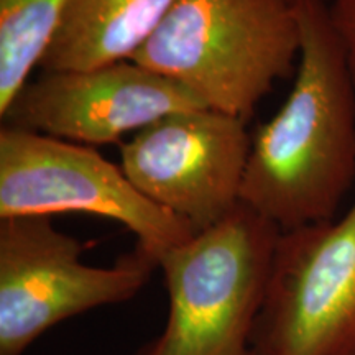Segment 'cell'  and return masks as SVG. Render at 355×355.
Returning <instances> with one entry per match:
<instances>
[{
    "instance_id": "1",
    "label": "cell",
    "mask_w": 355,
    "mask_h": 355,
    "mask_svg": "<svg viewBox=\"0 0 355 355\" xmlns=\"http://www.w3.org/2000/svg\"><path fill=\"white\" fill-rule=\"evenodd\" d=\"M296 79L252 137L241 202L291 230L336 219L355 181V84L329 3L296 6Z\"/></svg>"
},
{
    "instance_id": "2",
    "label": "cell",
    "mask_w": 355,
    "mask_h": 355,
    "mask_svg": "<svg viewBox=\"0 0 355 355\" xmlns=\"http://www.w3.org/2000/svg\"><path fill=\"white\" fill-rule=\"evenodd\" d=\"M300 50L298 12L288 0H178L132 61L247 122L290 76Z\"/></svg>"
},
{
    "instance_id": "3",
    "label": "cell",
    "mask_w": 355,
    "mask_h": 355,
    "mask_svg": "<svg viewBox=\"0 0 355 355\" xmlns=\"http://www.w3.org/2000/svg\"><path fill=\"white\" fill-rule=\"evenodd\" d=\"M278 225L241 202L158 260L170 298L162 334L135 355H257L252 337Z\"/></svg>"
},
{
    "instance_id": "4",
    "label": "cell",
    "mask_w": 355,
    "mask_h": 355,
    "mask_svg": "<svg viewBox=\"0 0 355 355\" xmlns=\"http://www.w3.org/2000/svg\"><path fill=\"white\" fill-rule=\"evenodd\" d=\"M84 248L51 216L0 219V355H24L56 324L130 301L158 268L137 247L112 266H92Z\"/></svg>"
},
{
    "instance_id": "5",
    "label": "cell",
    "mask_w": 355,
    "mask_h": 355,
    "mask_svg": "<svg viewBox=\"0 0 355 355\" xmlns=\"http://www.w3.org/2000/svg\"><path fill=\"white\" fill-rule=\"evenodd\" d=\"M84 212L105 217L137 237V248L162 259L198 232L145 198L94 148L20 128H0V219Z\"/></svg>"
},
{
    "instance_id": "6",
    "label": "cell",
    "mask_w": 355,
    "mask_h": 355,
    "mask_svg": "<svg viewBox=\"0 0 355 355\" xmlns=\"http://www.w3.org/2000/svg\"><path fill=\"white\" fill-rule=\"evenodd\" d=\"M257 355H355V201L282 230L252 337Z\"/></svg>"
},
{
    "instance_id": "7",
    "label": "cell",
    "mask_w": 355,
    "mask_h": 355,
    "mask_svg": "<svg viewBox=\"0 0 355 355\" xmlns=\"http://www.w3.org/2000/svg\"><path fill=\"white\" fill-rule=\"evenodd\" d=\"M250 145L245 121L191 109L122 141L121 168L145 198L202 232L241 204Z\"/></svg>"
},
{
    "instance_id": "8",
    "label": "cell",
    "mask_w": 355,
    "mask_h": 355,
    "mask_svg": "<svg viewBox=\"0 0 355 355\" xmlns=\"http://www.w3.org/2000/svg\"><path fill=\"white\" fill-rule=\"evenodd\" d=\"M202 107L183 86L128 60L83 71H43L0 117L3 125L20 130L109 145L166 115Z\"/></svg>"
},
{
    "instance_id": "9",
    "label": "cell",
    "mask_w": 355,
    "mask_h": 355,
    "mask_svg": "<svg viewBox=\"0 0 355 355\" xmlns=\"http://www.w3.org/2000/svg\"><path fill=\"white\" fill-rule=\"evenodd\" d=\"M176 2L71 0L40 68L83 71L132 60Z\"/></svg>"
},
{
    "instance_id": "10",
    "label": "cell",
    "mask_w": 355,
    "mask_h": 355,
    "mask_svg": "<svg viewBox=\"0 0 355 355\" xmlns=\"http://www.w3.org/2000/svg\"><path fill=\"white\" fill-rule=\"evenodd\" d=\"M71 0H0V115L30 81Z\"/></svg>"
},
{
    "instance_id": "11",
    "label": "cell",
    "mask_w": 355,
    "mask_h": 355,
    "mask_svg": "<svg viewBox=\"0 0 355 355\" xmlns=\"http://www.w3.org/2000/svg\"><path fill=\"white\" fill-rule=\"evenodd\" d=\"M329 15L337 37L343 43L350 76L355 84V0H332Z\"/></svg>"
},
{
    "instance_id": "12",
    "label": "cell",
    "mask_w": 355,
    "mask_h": 355,
    "mask_svg": "<svg viewBox=\"0 0 355 355\" xmlns=\"http://www.w3.org/2000/svg\"><path fill=\"white\" fill-rule=\"evenodd\" d=\"M288 2L293 3V6H300V3H306V2H321V3H331L332 0H288Z\"/></svg>"
}]
</instances>
